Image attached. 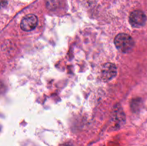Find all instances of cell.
I'll list each match as a JSON object with an SVG mask.
<instances>
[{
	"label": "cell",
	"instance_id": "5",
	"mask_svg": "<svg viewBox=\"0 0 147 146\" xmlns=\"http://www.w3.org/2000/svg\"><path fill=\"white\" fill-rule=\"evenodd\" d=\"M61 146H75V145L70 143H64L63 145H62Z\"/></svg>",
	"mask_w": 147,
	"mask_h": 146
},
{
	"label": "cell",
	"instance_id": "3",
	"mask_svg": "<svg viewBox=\"0 0 147 146\" xmlns=\"http://www.w3.org/2000/svg\"><path fill=\"white\" fill-rule=\"evenodd\" d=\"M38 24V19L34 14H29L25 16L22 20L21 26L22 29L25 31H30L34 29Z\"/></svg>",
	"mask_w": 147,
	"mask_h": 146
},
{
	"label": "cell",
	"instance_id": "1",
	"mask_svg": "<svg viewBox=\"0 0 147 146\" xmlns=\"http://www.w3.org/2000/svg\"><path fill=\"white\" fill-rule=\"evenodd\" d=\"M116 48L123 53H129L132 51L134 47V40L129 34L121 33L118 34L114 40Z\"/></svg>",
	"mask_w": 147,
	"mask_h": 146
},
{
	"label": "cell",
	"instance_id": "6",
	"mask_svg": "<svg viewBox=\"0 0 147 146\" xmlns=\"http://www.w3.org/2000/svg\"><path fill=\"white\" fill-rule=\"evenodd\" d=\"M4 4H7V0H1V7H4Z\"/></svg>",
	"mask_w": 147,
	"mask_h": 146
},
{
	"label": "cell",
	"instance_id": "2",
	"mask_svg": "<svg viewBox=\"0 0 147 146\" xmlns=\"http://www.w3.org/2000/svg\"><path fill=\"white\" fill-rule=\"evenodd\" d=\"M146 21V17L143 11L140 10H136L131 12L129 17L130 24L134 27H141L145 24Z\"/></svg>",
	"mask_w": 147,
	"mask_h": 146
},
{
	"label": "cell",
	"instance_id": "4",
	"mask_svg": "<svg viewBox=\"0 0 147 146\" xmlns=\"http://www.w3.org/2000/svg\"><path fill=\"white\" fill-rule=\"evenodd\" d=\"M116 67L112 63H106L103 66L101 70V77L104 81H109L116 75Z\"/></svg>",
	"mask_w": 147,
	"mask_h": 146
}]
</instances>
